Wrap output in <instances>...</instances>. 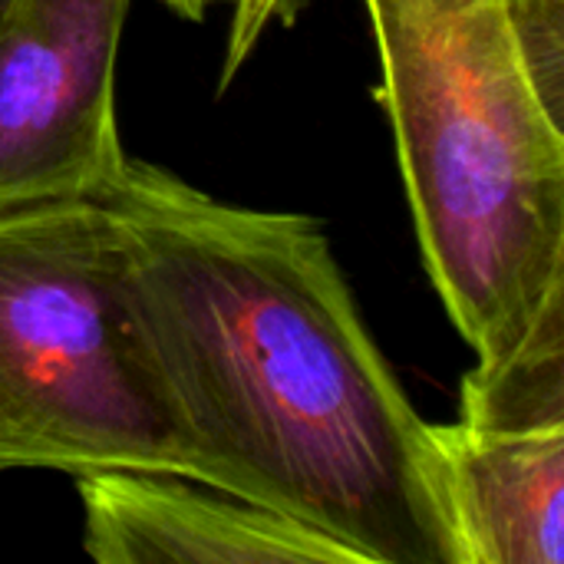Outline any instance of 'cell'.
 <instances>
[{
	"label": "cell",
	"mask_w": 564,
	"mask_h": 564,
	"mask_svg": "<svg viewBox=\"0 0 564 564\" xmlns=\"http://www.w3.org/2000/svg\"><path fill=\"white\" fill-rule=\"evenodd\" d=\"M3 469H149L215 486L145 350L96 195L0 208Z\"/></svg>",
	"instance_id": "3957f363"
},
{
	"label": "cell",
	"mask_w": 564,
	"mask_h": 564,
	"mask_svg": "<svg viewBox=\"0 0 564 564\" xmlns=\"http://www.w3.org/2000/svg\"><path fill=\"white\" fill-rule=\"evenodd\" d=\"M506 3L545 99L564 112V0H506Z\"/></svg>",
	"instance_id": "52a82bcc"
},
{
	"label": "cell",
	"mask_w": 564,
	"mask_h": 564,
	"mask_svg": "<svg viewBox=\"0 0 564 564\" xmlns=\"http://www.w3.org/2000/svg\"><path fill=\"white\" fill-rule=\"evenodd\" d=\"M301 3L304 0H235L228 43H225V56H221V79H218L221 89L245 69V63L251 59V53L261 43L264 30L271 23L294 20Z\"/></svg>",
	"instance_id": "ba28073f"
},
{
	"label": "cell",
	"mask_w": 564,
	"mask_h": 564,
	"mask_svg": "<svg viewBox=\"0 0 564 564\" xmlns=\"http://www.w3.org/2000/svg\"><path fill=\"white\" fill-rule=\"evenodd\" d=\"M463 564H562L564 423H430Z\"/></svg>",
	"instance_id": "8992f818"
},
{
	"label": "cell",
	"mask_w": 564,
	"mask_h": 564,
	"mask_svg": "<svg viewBox=\"0 0 564 564\" xmlns=\"http://www.w3.org/2000/svg\"><path fill=\"white\" fill-rule=\"evenodd\" d=\"M426 271L476 364L564 304V112L506 0H364Z\"/></svg>",
	"instance_id": "7a4b0ae2"
},
{
	"label": "cell",
	"mask_w": 564,
	"mask_h": 564,
	"mask_svg": "<svg viewBox=\"0 0 564 564\" xmlns=\"http://www.w3.org/2000/svg\"><path fill=\"white\" fill-rule=\"evenodd\" d=\"M83 549L102 564H360L337 539L238 492L149 469L76 476Z\"/></svg>",
	"instance_id": "5b68a950"
},
{
	"label": "cell",
	"mask_w": 564,
	"mask_h": 564,
	"mask_svg": "<svg viewBox=\"0 0 564 564\" xmlns=\"http://www.w3.org/2000/svg\"><path fill=\"white\" fill-rule=\"evenodd\" d=\"M132 0H0V208L96 195L122 165L116 59Z\"/></svg>",
	"instance_id": "277c9868"
},
{
	"label": "cell",
	"mask_w": 564,
	"mask_h": 564,
	"mask_svg": "<svg viewBox=\"0 0 564 564\" xmlns=\"http://www.w3.org/2000/svg\"><path fill=\"white\" fill-rule=\"evenodd\" d=\"M96 198L145 350L218 489L360 564H463L430 423L317 218L225 205L129 155Z\"/></svg>",
	"instance_id": "6da1fadb"
},
{
	"label": "cell",
	"mask_w": 564,
	"mask_h": 564,
	"mask_svg": "<svg viewBox=\"0 0 564 564\" xmlns=\"http://www.w3.org/2000/svg\"><path fill=\"white\" fill-rule=\"evenodd\" d=\"M162 3H169V10H175L188 20H202L205 10L212 7V0H162Z\"/></svg>",
	"instance_id": "9c48e42d"
}]
</instances>
